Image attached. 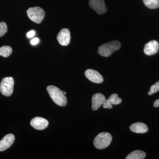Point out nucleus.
<instances>
[{
	"label": "nucleus",
	"mask_w": 159,
	"mask_h": 159,
	"mask_svg": "<svg viewBox=\"0 0 159 159\" xmlns=\"http://www.w3.org/2000/svg\"><path fill=\"white\" fill-rule=\"evenodd\" d=\"M47 89L51 99L56 104L61 107L67 105L66 97L59 89L54 86L50 85L47 87Z\"/></svg>",
	"instance_id": "obj_1"
},
{
	"label": "nucleus",
	"mask_w": 159,
	"mask_h": 159,
	"mask_svg": "<svg viewBox=\"0 0 159 159\" xmlns=\"http://www.w3.org/2000/svg\"><path fill=\"white\" fill-rule=\"evenodd\" d=\"M121 48V43L119 41L115 40L102 44L99 47L98 52L99 55L107 57Z\"/></svg>",
	"instance_id": "obj_2"
},
{
	"label": "nucleus",
	"mask_w": 159,
	"mask_h": 159,
	"mask_svg": "<svg viewBox=\"0 0 159 159\" xmlns=\"http://www.w3.org/2000/svg\"><path fill=\"white\" fill-rule=\"evenodd\" d=\"M112 139L111 135L107 132L99 134L94 140V145L97 149H104L110 145Z\"/></svg>",
	"instance_id": "obj_3"
},
{
	"label": "nucleus",
	"mask_w": 159,
	"mask_h": 159,
	"mask_svg": "<svg viewBox=\"0 0 159 159\" xmlns=\"http://www.w3.org/2000/svg\"><path fill=\"white\" fill-rule=\"evenodd\" d=\"M27 13L29 18L37 24L42 22L45 15L44 10L39 7H31L27 10Z\"/></svg>",
	"instance_id": "obj_4"
},
{
	"label": "nucleus",
	"mask_w": 159,
	"mask_h": 159,
	"mask_svg": "<svg viewBox=\"0 0 159 159\" xmlns=\"http://www.w3.org/2000/svg\"><path fill=\"white\" fill-rule=\"evenodd\" d=\"M14 84V79L12 77H6L3 78L0 84L1 93L6 97L11 96L13 93Z\"/></svg>",
	"instance_id": "obj_5"
},
{
	"label": "nucleus",
	"mask_w": 159,
	"mask_h": 159,
	"mask_svg": "<svg viewBox=\"0 0 159 159\" xmlns=\"http://www.w3.org/2000/svg\"><path fill=\"white\" fill-rule=\"evenodd\" d=\"M89 5L97 14H102L107 11L104 0H89Z\"/></svg>",
	"instance_id": "obj_6"
},
{
	"label": "nucleus",
	"mask_w": 159,
	"mask_h": 159,
	"mask_svg": "<svg viewBox=\"0 0 159 159\" xmlns=\"http://www.w3.org/2000/svg\"><path fill=\"white\" fill-rule=\"evenodd\" d=\"M57 39L61 45L67 46L70 43L71 39L70 33L69 29H61L57 34Z\"/></svg>",
	"instance_id": "obj_7"
},
{
	"label": "nucleus",
	"mask_w": 159,
	"mask_h": 159,
	"mask_svg": "<svg viewBox=\"0 0 159 159\" xmlns=\"http://www.w3.org/2000/svg\"><path fill=\"white\" fill-rule=\"evenodd\" d=\"M85 77L92 82L100 84L103 81V78L102 75L99 72L92 69H88L85 71Z\"/></svg>",
	"instance_id": "obj_8"
},
{
	"label": "nucleus",
	"mask_w": 159,
	"mask_h": 159,
	"mask_svg": "<svg viewBox=\"0 0 159 159\" xmlns=\"http://www.w3.org/2000/svg\"><path fill=\"white\" fill-rule=\"evenodd\" d=\"M31 125L33 128L38 130H43L47 128L48 125V120L42 117H35L31 120Z\"/></svg>",
	"instance_id": "obj_9"
},
{
	"label": "nucleus",
	"mask_w": 159,
	"mask_h": 159,
	"mask_svg": "<svg viewBox=\"0 0 159 159\" xmlns=\"http://www.w3.org/2000/svg\"><path fill=\"white\" fill-rule=\"evenodd\" d=\"M106 101L105 96L100 93L94 94L92 97V108L93 110L97 111L99 109L101 105H103Z\"/></svg>",
	"instance_id": "obj_10"
},
{
	"label": "nucleus",
	"mask_w": 159,
	"mask_h": 159,
	"mask_svg": "<svg viewBox=\"0 0 159 159\" xmlns=\"http://www.w3.org/2000/svg\"><path fill=\"white\" fill-rule=\"evenodd\" d=\"M159 50L158 42L156 40H152L145 45L144 51L145 54L150 56L157 54Z\"/></svg>",
	"instance_id": "obj_11"
},
{
	"label": "nucleus",
	"mask_w": 159,
	"mask_h": 159,
	"mask_svg": "<svg viewBox=\"0 0 159 159\" xmlns=\"http://www.w3.org/2000/svg\"><path fill=\"white\" fill-rule=\"evenodd\" d=\"M15 136L13 134L6 135L0 141V151H4L11 146L14 143Z\"/></svg>",
	"instance_id": "obj_12"
},
{
	"label": "nucleus",
	"mask_w": 159,
	"mask_h": 159,
	"mask_svg": "<svg viewBox=\"0 0 159 159\" xmlns=\"http://www.w3.org/2000/svg\"><path fill=\"white\" fill-rule=\"evenodd\" d=\"M122 102V99L119 98L117 94L114 93L109 97L103 104V107L104 108L111 109L112 108V105H118Z\"/></svg>",
	"instance_id": "obj_13"
},
{
	"label": "nucleus",
	"mask_w": 159,
	"mask_h": 159,
	"mask_svg": "<svg viewBox=\"0 0 159 159\" xmlns=\"http://www.w3.org/2000/svg\"><path fill=\"white\" fill-rule=\"evenodd\" d=\"M129 128L132 131L138 134L145 133L148 131L147 125L140 122L133 123L130 125Z\"/></svg>",
	"instance_id": "obj_14"
},
{
	"label": "nucleus",
	"mask_w": 159,
	"mask_h": 159,
	"mask_svg": "<svg viewBox=\"0 0 159 159\" xmlns=\"http://www.w3.org/2000/svg\"><path fill=\"white\" fill-rule=\"evenodd\" d=\"M146 153L141 150H135L131 152L125 158L126 159H143L145 158Z\"/></svg>",
	"instance_id": "obj_15"
},
{
	"label": "nucleus",
	"mask_w": 159,
	"mask_h": 159,
	"mask_svg": "<svg viewBox=\"0 0 159 159\" xmlns=\"http://www.w3.org/2000/svg\"><path fill=\"white\" fill-rule=\"evenodd\" d=\"M146 7L150 9H157L159 7V0H143Z\"/></svg>",
	"instance_id": "obj_16"
},
{
	"label": "nucleus",
	"mask_w": 159,
	"mask_h": 159,
	"mask_svg": "<svg viewBox=\"0 0 159 159\" xmlns=\"http://www.w3.org/2000/svg\"><path fill=\"white\" fill-rule=\"evenodd\" d=\"M12 49L11 47L8 46H3L0 48V56L4 57H7L11 55Z\"/></svg>",
	"instance_id": "obj_17"
},
{
	"label": "nucleus",
	"mask_w": 159,
	"mask_h": 159,
	"mask_svg": "<svg viewBox=\"0 0 159 159\" xmlns=\"http://www.w3.org/2000/svg\"><path fill=\"white\" fill-rule=\"evenodd\" d=\"M8 30V27L6 23L4 22H0V37L4 35Z\"/></svg>",
	"instance_id": "obj_18"
},
{
	"label": "nucleus",
	"mask_w": 159,
	"mask_h": 159,
	"mask_svg": "<svg viewBox=\"0 0 159 159\" xmlns=\"http://www.w3.org/2000/svg\"><path fill=\"white\" fill-rule=\"evenodd\" d=\"M150 90L153 94L159 92V81L155 83L153 85L151 86Z\"/></svg>",
	"instance_id": "obj_19"
},
{
	"label": "nucleus",
	"mask_w": 159,
	"mask_h": 159,
	"mask_svg": "<svg viewBox=\"0 0 159 159\" xmlns=\"http://www.w3.org/2000/svg\"><path fill=\"white\" fill-rule=\"evenodd\" d=\"M39 39L37 38H35L31 40V43L32 45H35L37 44L39 42Z\"/></svg>",
	"instance_id": "obj_20"
},
{
	"label": "nucleus",
	"mask_w": 159,
	"mask_h": 159,
	"mask_svg": "<svg viewBox=\"0 0 159 159\" xmlns=\"http://www.w3.org/2000/svg\"><path fill=\"white\" fill-rule=\"evenodd\" d=\"M35 34V31L33 30L29 31L27 34V37L28 38H31L33 37Z\"/></svg>",
	"instance_id": "obj_21"
},
{
	"label": "nucleus",
	"mask_w": 159,
	"mask_h": 159,
	"mask_svg": "<svg viewBox=\"0 0 159 159\" xmlns=\"http://www.w3.org/2000/svg\"><path fill=\"white\" fill-rule=\"evenodd\" d=\"M153 106L155 107H159V99L156 100L153 103Z\"/></svg>",
	"instance_id": "obj_22"
},
{
	"label": "nucleus",
	"mask_w": 159,
	"mask_h": 159,
	"mask_svg": "<svg viewBox=\"0 0 159 159\" xmlns=\"http://www.w3.org/2000/svg\"><path fill=\"white\" fill-rule=\"evenodd\" d=\"M148 95L149 96H151V95H153V93H152V92H151L150 90H149V92L148 93Z\"/></svg>",
	"instance_id": "obj_23"
},
{
	"label": "nucleus",
	"mask_w": 159,
	"mask_h": 159,
	"mask_svg": "<svg viewBox=\"0 0 159 159\" xmlns=\"http://www.w3.org/2000/svg\"><path fill=\"white\" fill-rule=\"evenodd\" d=\"M63 93L65 94V95H66V92H64V91H62Z\"/></svg>",
	"instance_id": "obj_24"
}]
</instances>
